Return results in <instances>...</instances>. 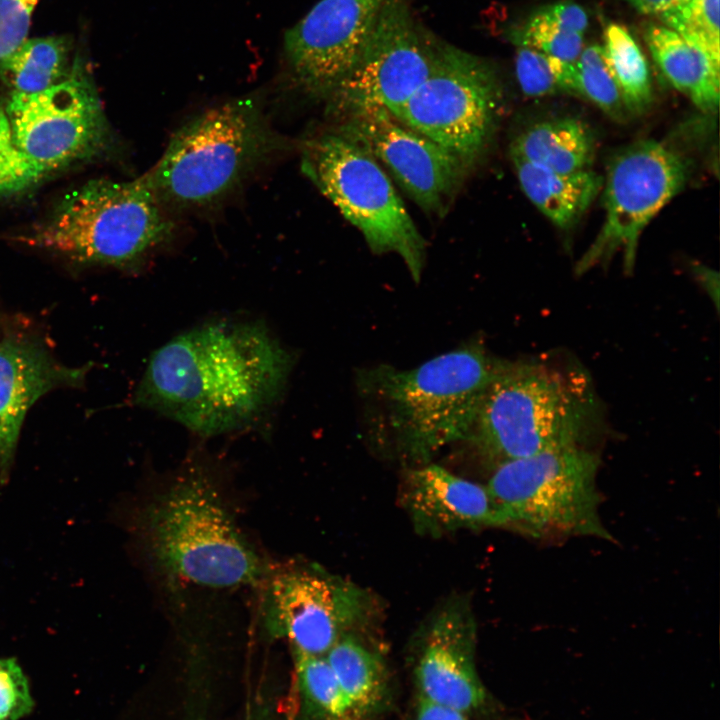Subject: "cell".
<instances>
[{"instance_id": "cell-1", "label": "cell", "mask_w": 720, "mask_h": 720, "mask_svg": "<svg viewBox=\"0 0 720 720\" xmlns=\"http://www.w3.org/2000/svg\"><path fill=\"white\" fill-rule=\"evenodd\" d=\"M293 363L264 324L212 321L156 350L133 400L200 436L234 432L280 400Z\"/></svg>"}, {"instance_id": "cell-2", "label": "cell", "mask_w": 720, "mask_h": 720, "mask_svg": "<svg viewBox=\"0 0 720 720\" xmlns=\"http://www.w3.org/2000/svg\"><path fill=\"white\" fill-rule=\"evenodd\" d=\"M601 426L600 402L581 367L498 360L469 439L496 468L548 451L589 448Z\"/></svg>"}, {"instance_id": "cell-3", "label": "cell", "mask_w": 720, "mask_h": 720, "mask_svg": "<svg viewBox=\"0 0 720 720\" xmlns=\"http://www.w3.org/2000/svg\"><path fill=\"white\" fill-rule=\"evenodd\" d=\"M497 361L482 345L471 344L408 370L369 369L360 375L359 386L383 411L384 429L396 451L417 466L469 439Z\"/></svg>"}, {"instance_id": "cell-4", "label": "cell", "mask_w": 720, "mask_h": 720, "mask_svg": "<svg viewBox=\"0 0 720 720\" xmlns=\"http://www.w3.org/2000/svg\"><path fill=\"white\" fill-rule=\"evenodd\" d=\"M216 487L194 468L145 507L140 535L164 572L211 588L259 583L268 574L241 533Z\"/></svg>"}, {"instance_id": "cell-5", "label": "cell", "mask_w": 720, "mask_h": 720, "mask_svg": "<svg viewBox=\"0 0 720 720\" xmlns=\"http://www.w3.org/2000/svg\"><path fill=\"white\" fill-rule=\"evenodd\" d=\"M283 145L260 99L239 97L187 121L142 177L165 209L203 207L234 190Z\"/></svg>"}, {"instance_id": "cell-6", "label": "cell", "mask_w": 720, "mask_h": 720, "mask_svg": "<svg viewBox=\"0 0 720 720\" xmlns=\"http://www.w3.org/2000/svg\"><path fill=\"white\" fill-rule=\"evenodd\" d=\"M173 222L143 177L94 179L68 193L22 241L82 263L134 267L169 240Z\"/></svg>"}, {"instance_id": "cell-7", "label": "cell", "mask_w": 720, "mask_h": 720, "mask_svg": "<svg viewBox=\"0 0 720 720\" xmlns=\"http://www.w3.org/2000/svg\"><path fill=\"white\" fill-rule=\"evenodd\" d=\"M599 467L590 448L553 450L497 466L486 487L503 527L534 539L612 541L600 517Z\"/></svg>"}, {"instance_id": "cell-8", "label": "cell", "mask_w": 720, "mask_h": 720, "mask_svg": "<svg viewBox=\"0 0 720 720\" xmlns=\"http://www.w3.org/2000/svg\"><path fill=\"white\" fill-rule=\"evenodd\" d=\"M301 169L374 254L395 253L419 282L426 242L380 163L339 131L305 141Z\"/></svg>"}, {"instance_id": "cell-9", "label": "cell", "mask_w": 720, "mask_h": 720, "mask_svg": "<svg viewBox=\"0 0 720 720\" xmlns=\"http://www.w3.org/2000/svg\"><path fill=\"white\" fill-rule=\"evenodd\" d=\"M502 106V87L494 68L443 43L429 76L393 116L470 170L487 151Z\"/></svg>"}, {"instance_id": "cell-10", "label": "cell", "mask_w": 720, "mask_h": 720, "mask_svg": "<svg viewBox=\"0 0 720 720\" xmlns=\"http://www.w3.org/2000/svg\"><path fill=\"white\" fill-rule=\"evenodd\" d=\"M688 176L687 160L663 142L640 140L618 152L603 180V224L576 262L575 273L606 264L616 253L623 256L625 272L633 271L643 230L684 188Z\"/></svg>"}, {"instance_id": "cell-11", "label": "cell", "mask_w": 720, "mask_h": 720, "mask_svg": "<svg viewBox=\"0 0 720 720\" xmlns=\"http://www.w3.org/2000/svg\"><path fill=\"white\" fill-rule=\"evenodd\" d=\"M442 44L407 0H384L357 62L327 97L330 110L343 118L370 108L394 115L429 76Z\"/></svg>"}, {"instance_id": "cell-12", "label": "cell", "mask_w": 720, "mask_h": 720, "mask_svg": "<svg viewBox=\"0 0 720 720\" xmlns=\"http://www.w3.org/2000/svg\"><path fill=\"white\" fill-rule=\"evenodd\" d=\"M373 601L360 586L313 566L281 569L269 576L261 617L270 637L293 651L325 656L344 636L366 625Z\"/></svg>"}, {"instance_id": "cell-13", "label": "cell", "mask_w": 720, "mask_h": 720, "mask_svg": "<svg viewBox=\"0 0 720 720\" xmlns=\"http://www.w3.org/2000/svg\"><path fill=\"white\" fill-rule=\"evenodd\" d=\"M5 112L16 145L47 173L95 156L110 144L103 106L80 63L47 89L12 92Z\"/></svg>"}, {"instance_id": "cell-14", "label": "cell", "mask_w": 720, "mask_h": 720, "mask_svg": "<svg viewBox=\"0 0 720 720\" xmlns=\"http://www.w3.org/2000/svg\"><path fill=\"white\" fill-rule=\"evenodd\" d=\"M337 131L383 164L402 190L430 215L447 212L469 171L446 149L383 108L346 116Z\"/></svg>"}, {"instance_id": "cell-15", "label": "cell", "mask_w": 720, "mask_h": 720, "mask_svg": "<svg viewBox=\"0 0 720 720\" xmlns=\"http://www.w3.org/2000/svg\"><path fill=\"white\" fill-rule=\"evenodd\" d=\"M384 0H320L284 37L299 85L328 97L357 62Z\"/></svg>"}, {"instance_id": "cell-16", "label": "cell", "mask_w": 720, "mask_h": 720, "mask_svg": "<svg viewBox=\"0 0 720 720\" xmlns=\"http://www.w3.org/2000/svg\"><path fill=\"white\" fill-rule=\"evenodd\" d=\"M423 632L415 667L420 697L464 714L482 707L487 691L476 669V623L469 604L447 602Z\"/></svg>"}, {"instance_id": "cell-17", "label": "cell", "mask_w": 720, "mask_h": 720, "mask_svg": "<svg viewBox=\"0 0 720 720\" xmlns=\"http://www.w3.org/2000/svg\"><path fill=\"white\" fill-rule=\"evenodd\" d=\"M88 365L67 366L24 336L0 340V481H7L23 421L34 403L55 389L83 384Z\"/></svg>"}, {"instance_id": "cell-18", "label": "cell", "mask_w": 720, "mask_h": 720, "mask_svg": "<svg viewBox=\"0 0 720 720\" xmlns=\"http://www.w3.org/2000/svg\"><path fill=\"white\" fill-rule=\"evenodd\" d=\"M402 503L421 534L438 536L465 528L503 527L486 486L436 464L417 465L407 471Z\"/></svg>"}, {"instance_id": "cell-19", "label": "cell", "mask_w": 720, "mask_h": 720, "mask_svg": "<svg viewBox=\"0 0 720 720\" xmlns=\"http://www.w3.org/2000/svg\"><path fill=\"white\" fill-rule=\"evenodd\" d=\"M645 40L670 84L704 113L719 105L720 62L664 25H648Z\"/></svg>"}, {"instance_id": "cell-20", "label": "cell", "mask_w": 720, "mask_h": 720, "mask_svg": "<svg viewBox=\"0 0 720 720\" xmlns=\"http://www.w3.org/2000/svg\"><path fill=\"white\" fill-rule=\"evenodd\" d=\"M510 155L523 193L561 229L576 224L602 190L604 178L590 169L560 173Z\"/></svg>"}, {"instance_id": "cell-21", "label": "cell", "mask_w": 720, "mask_h": 720, "mask_svg": "<svg viewBox=\"0 0 720 720\" xmlns=\"http://www.w3.org/2000/svg\"><path fill=\"white\" fill-rule=\"evenodd\" d=\"M595 137L580 119L561 117L534 123L512 142L510 152L540 167L574 173L590 169Z\"/></svg>"}, {"instance_id": "cell-22", "label": "cell", "mask_w": 720, "mask_h": 720, "mask_svg": "<svg viewBox=\"0 0 720 720\" xmlns=\"http://www.w3.org/2000/svg\"><path fill=\"white\" fill-rule=\"evenodd\" d=\"M358 720L379 710L388 695L382 658L354 634L342 637L325 655Z\"/></svg>"}, {"instance_id": "cell-23", "label": "cell", "mask_w": 720, "mask_h": 720, "mask_svg": "<svg viewBox=\"0 0 720 720\" xmlns=\"http://www.w3.org/2000/svg\"><path fill=\"white\" fill-rule=\"evenodd\" d=\"M70 48V41L64 36L26 40L0 60V76L12 92L42 91L71 73Z\"/></svg>"}, {"instance_id": "cell-24", "label": "cell", "mask_w": 720, "mask_h": 720, "mask_svg": "<svg viewBox=\"0 0 720 720\" xmlns=\"http://www.w3.org/2000/svg\"><path fill=\"white\" fill-rule=\"evenodd\" d=\"M603 49L626 112L647 111L653 101L651 73L643 51L627 27L618 23L607 25Z\"/></svg>"}, {"instance_id": "cell-25", "label": "cell", "mask_w": 720, "mask_h": 720, "mask_svg": "<svg viewBox=\"0 0 720 720\" xmlns=\"http://www.w3.org/2000/svg\"><path fill=\"white\" fill-rule=\"evenodd\" d=\"M293 654L306 715L311 720H358L325 656Z\"/></svg>"}, {"instance_id": "cell-26", "label": "cell", "mask_w": 720, "mask_h": 720, "mask_svg": "<svg viewBox=\"0 0 720 720\" xmlns=\"http://www.w3.org/2000/svg\"><path fill=\"white\" fill-rule=\"evenodd\" d=\"M515 73L521 91L527 97L557 93L577 96L574 62H565L533 48L518 46Z\"/></svg>"}, {"instance_id": "cell-27", "label": "cell", "mask_w": 720, "mask_h": 720, "mask_svg": "<svg viewBox=\"0 0 720 720\" xmlns=\"http://www.w3.org/2000/svg\"><path fill=\"white\" fill-rule=\"evenodd\" d=\"M574 67L577 96L588 99L609 117L623 119L626 109L603 46L583 48Z\"/></svg>"}, {"instance_id": "cell-28", "label": "cell", "mask_w": 720, "mask_h": 720, "mask_svg": "<svg viewBox=\"0 0 720 720\" xmlns=\"http://www.w3.org/2000/svg\"><path fill=\"white\" fill-rule=\"evenodd\" d=\"M659 16L665 26L720 62L719 0H687Z\"/></svg>"}, {"instance_id": "cell-29", "label": "cell", "mask_w": 720, "mask_h": 720, "mask_svg": "<svg viewBox=\"0 0 720 720\" xmlns=\"http://www.w3.org/2000/svg\"><path fill=\"white\" fill-rule=\"evenodd\" d=\"M513 41L565 62H574L584 48L582 34L564 28L544 9L513 33Z\"/></svg>"}, {"instance_id": "cell-30", "label": "cell", "mask_w": 720, "mask_h": 720, "mask_svg": "<svg viewBox=\"0 0 720 720\" xmlns=\"http://www.w3.org/2000/svg\"><path fill=\"white\" fill-rule=\"evenodd\" d=\"M46 174L16 145L5 109L0 107V195L25 191Z\"/></svg>"}, {"instance_id": "cell-31", "label": "cell", "mask_w": 720, "mask_h": 720, "mask_svg": "<svg viewBox=\"0 0 720 720\" xmlns=\"http://www.w3.org/2000/svg\"><path fill=\"white\" fill-rule=\"evenodd\" d=\"M29 681L18 661L0 658V720H20L34 709Z\"/></svg>"}, {"instance_id": "cell-32", "label": "cell", "mask_w": 720, "mask_h": 720, "mask_svg": "<svg viewBox=\"0 0 720 720\" xmlns=\"http://www.w3.org/2000/svg\"><path fill=\"white\" fill-rule=\"evenodd\" d=\"M39 0H0V60L27 38L31 17Z\"/></svg>"}, {"instance_id": "cell-33", "label": "cell", "mask_w": 720, "mask_h": 720, "mask_svg": "<svg viewBox=\"0 0 720 720\" xmlns=\"http://www.w3.org/2000/svg\"><path fill=\"white\" fill-rule=\"evenodd\" d=\"M547 14L564 28L584 34L588 26L585 10L575 2L562 1L544 8Z\"/></svg>"}, {"instance_id": "cell-34", "label": "cell", "mask_w": 720, "mask_h": 720, "mask_svg": "<svg viewBox=\"0 0 720 720\" xmlns=\"http://www.w3.org/2000/svg\"><path fill=\"white\" fill-rule=\"evenodd\" d=\"M415 720H468L466 715L456 709L437 704L420 697Z\"/></svg>"}, {"instance_id": "cell-35", "label": "cell", "mask_w": 720, "mask_h": 720, "mask_svg": "<svg viewBox=\"0 0 720 720\" xmlns=\"http://www.w3.org/2000/svg\"><path fill=\"white\" fill-rule=\"evenodd\" d=\"M692 271L695 275L696 280L700 282L703 289L707 292V294L712 299V302L716 306V309L718 310V303H719V277L718 273L716 271H713L711 268L701 265V264H694Z\"/></svg>"}, {"instance_id": "cell-36", "label": "cell", "mask_w": 720, "mask_h": 720, "mask_svg": "<svg viewBox=\"0 0 720 720\" xmlns=\"http://www.w3.org/2000/svg\"><path fill=\"white\" fill-rule=\"evenodd\" d=\"M635 9L645 14L660 15L671 10L687 0H625Z\"/></svg>"}, {"instance_id": "cell-37", "label": "cell", "mask_w": 720, "mask_h": 720, "mask_svg": "<svg viewBox=\"0 0 720 720\" xmlns=\"http://www.w3.org/2000/svg\"><path fill=\"white\" fill-rule=\"evenodd\" d=\"M245 720H274L272 713L266 708H257L247 714Z\"/></svg>"}]
</instances>
